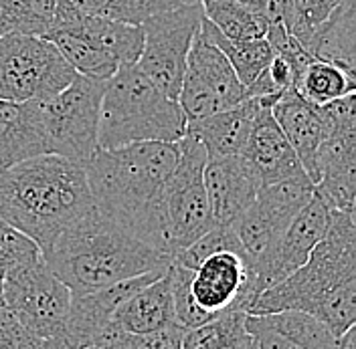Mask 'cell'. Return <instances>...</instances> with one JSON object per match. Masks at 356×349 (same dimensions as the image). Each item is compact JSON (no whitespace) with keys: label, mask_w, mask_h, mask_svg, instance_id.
<instances>
[{"label":"cell","mask_w":356,"mask_h":349,"mask_svg":"<svg viewBox=\"0 0 356 349\" xmlns=\"http://www.w3.org/2000/svg\"><path fill=\"white\" fill-rule=\"evenodd\" d=\"M178 150L172 174L150 202L136 232L138 239L170 259L215 226L202 180L207 152L191 135L178 142Z\"/></svg>","instance_id":"obj_6"},{"label":"cell","mask_w":356,"mask_h":349,"mask_svg":"<svg viewBox=\"0 0 356 349\" xmlns=\"http://www.w3.org/2000/svg\"><path fill=\"white\" fill-rule=\"evenodd\" d=\"M77 26L118 61V65H136L142 53L144 33L142 26L111 21L106 17L86 15L79 10Z\"/></svg>","instance_id":"obj_25"},{"label":"cell","mask_w":356,"mask_h":349,"mask_svg":"<svg viewBox=\"0 0 356 349\" xmlns=\"http://www.w3.org/2000/svg\"><path fill=\"white\" fill-rule=\"evenodd\" d=\"M168 275H170V291H172V307H175V319L180 329H193L199 327L202 323L211 321L213 315H209L207 311H202L193 293H191V277H193V269H186L182 264L172 261L168 266Z\"/></svg>","instance_id":"obj_33"},{"label":"cell","mask_w":356,"mask_h":349,"mask_svg":"<svg viewBox=\"0 0 356 349\" xmlns=\"http://www.w3.org/2000/svg\"><path fill=\"white\" fill-rule=\"evenodd\" d=\"M186 135V117L136 65H122L106 81L99 110L97 148H120L138 142L177 144Z\"/></svg>","instance_id":"obj_5"},{"label":"cell","mask_w":356,"mask_h":349,"mask_svg":"<svg viewBox=\"0 0 356 349\" xmlns=\"http://www.w3.org/2000/svg\"><path fill=\"white\" fill-rule=\"evenodd\" d=\"M202 180L215 226H231L261 190L259 176L243 155L207 158Z\"/></svg>","instance_id":"obj_17"},{"label":"cell","mask_w":356,"mask_h":349,"mask_svg":"<svg viewBox=\"0 0 356 349\" xmlns=\"http://www.w3.org/2000/svg\"><path fill=\"white\" fill-rule=\"evenodd\" d=\"M340 349H355V329L346 333V337H344V343H342V348Z\"/></svg>","instance_id":"obj_39"},{"label":"cell","mask_w":356,"mask_h":349,"mask_svg":"<svg viewBox=\"0 0 356 349\" xmlns=\"http://www.w3.org/2000/svg\"><path fill=\"white\" fill-rule=\"evenodd\" d=\"M191 293L197 305L217 317L227 311H245L255 299V275L251 261L233 250H222L193 269Z\"/></svg>","instance_id":"obj_15"},{"label":"cell","mask_w":356,"mask_h":349,"mask_svg":"<svg viewBox=\"0 0 356 349\" xmlns=\"http://www.w3.org/2000/svg\"><path fill=\"white\" fill-rule=\"evenodd\" d=\"M222 250H233V253L245 255L243 244L239 242L235 230L231 226H213L199 240H195L191 246H186L184 250H180L172 261L182 264V266H186V269H197L204 259H209L211 255L222 253Z\"/></svg>","instance_id":"obj_34"},{"label":"cell","mask_w":356,"mask_h":349,"mask_svg":"<svg viewBox=\"0 0 356 349\" xmlns=\"http://www.w3.org/2000/svg\"><path fill=\"white\" fill-rule=\"evenodd\" d=\"M257 110H259V99L249 97L229 110L188 121L186 135L199 142L207 152V158L241 155Z\"/></svg>","instance_id":"obj_21"},{"label":"cell","mask_w":356,"mask_h":349,"mask_svg":"<svg viewBox=\"0 0 356 349\" xmlns=\"http://www.w3.org/2000/svg\"><path fill=\"white\" fill-rule=\"evenodd\" d=\"M15 33L44 37L47 26L26 0H0V37Z\"/></svg>","instance_id":"obj_36"},{"label":"cell","mask_w":356,"mask_h":349,"mask_svg":"<svg viewBox=\"0 0 356 349\" xmlns=\"http://www.w3.org/2000/svg\"><path fill=\"white\" fill-rule=\"evenodd\" d=\"M4 309H8L26 331L41 339L65 343L71 291L59 281L43 259L4 271Z\"/></svg>","instance_id":"obj_9"},{"label":"cell","mask_w":356,"mask_h":349,"mask_svg":"<svg viewBox=\"0 0 356 349\" xmlns=\"http://www.w3.org/2000/svg\"><path fill=\"white\" fill-rule=\"evenodd\" d=\"M178 155V142L97 148L83 164L95 210L136 237L150 202L172 174Z\"/></svg>","instance_id":"obj_4"},{"label":"cell","mask_w":356,"mask_h":349,"mask_svg":"<svg viewBox=\"0 0 356 349\" xmlns=\"http://www.w3.org/2000/svg\"><path fill=\"white\" fill-rule=\"evenodd\" d=\"M304 311L340 339L356 323L355 212L330 210L326 235L308 261L289 277L259 293L247 313Z\"/></svg>","instance_id":"obj_1"},{"label":"cell","mask_w":356,"mask_h":349,"mask_svg":"<svg viewBox=\"0 0 356 349\" xmlns=\"http://www.w3.org/2000/svg\"><path fill=\"white\" fill-rule=\"evenodd\" d=\"M26 2H29L31 8L35 10V15L44 22L47 33L55 26L57 17H59L61 8H63V4H65V0H26ZM47 33H44V35H47Z\"/></svg>","instance_id":"obj_38"},{"label":"cell","mask_w":356,"mask_h":349,"mask_svg":"<svg viewBox=\"0 0 356 349\" xmlns=\"http://www.w3.org/2000/svg\"><path fill=\"white\" fill-rule=\"evenodd\" d=\"M69 2L86 15L106 17L111 21L140 26L154 15L172 10L184 4H193L199 0H69Z\"/></svg>","instance_id":"obj_30"},{"label":"cell","mask_w":356,"mask_h":349,"mask_svg":"<svg viewBox=\"0 0 356 349\" xmlns=\"http://www.w3.org/2000/svg\"><path fill=\"white\" fill-rule=\"evenodd\" d=\"M271 113L288 137L291 150L298 155V162L304 174L316 186L318 182V152L324 142V119L320 105H314L298 89H288L277 95L271 103Z\"/></svg>","instance_id":"obj_20"},{"label":"cell","mask_w":356,"mask_h":349,"mask_svg":"<svg viewBox=\"0 0 356 349\" xmlns=\"http://www.w3.org/2000/svg\"><path fill=\"white\" fill-rule=\"evenodd\" d=\"M306 51L356 75V0H342L332 17L314 35Z\"/></svg>","instance_id":"obj_24"},{"label":"cell","mask_w":356,"mask_h":349,"mask_svg":"<svg viewBox=\"0 0 356 349\" xmlns=\"http://www.w3.org/2000/svg\"><path fill=\"white\" fill-rule=\"evenodd\" d=\"M113 323L128 333H156L175 327V307L168 271L140 289L113 315Z\"/></svg>","instance_id":"obj_23"},{"label":"cell","mask_w":356,"mask_h":349,"mask_svg":"<svg viewBox=\"0 0 356 349\" xmlns=\"http://www.w3.org/2000/svg\"><path fill=\"white\" fill-rule=\"evenodd\" d=\"M328 224L330 208L314 192L310 202L289 222V226L271 246V250L257 264H253L255 297L269 287L284 281L308 261L314 246L326 235Z\"/></svg>","instance_id":"obj_14"},{"label":"cell","mask_w":356,"mask_h":349,"mask_svg":"<svg viewBox=\"0 0 356 349\" xmlns=\"http://www.w3.org/2000/svg\"><path fill=\"white\" fill-rule=\"evenodd\" d=\"M51 273L83 295L144 273L166 271L172 259L93 210L53 242L43 255Z\"/></svg>","instance_id":"obj_3"},{"label":"cell","mask_w":356,"mask_h":349,"mask_svg":"<svg viewBox=\"0 0 356 349\" xmlns=\"http://www.w3.org/2000/svg\"><path fill=\"white\" fill-rule=\"evenodd\" d=\"M243 99H247L245 87L237 73L221 49L211 43L199 28L186 59L177 97L186 124L229 110Z\"/></svg>","instance_id":"obj_13"},{"label":"cell","mask_w":356,"mask_h":349,"mask_svg":"<svg viewBox=\"0 0 356 349\" xmlns=\"http://www.w3.org/2000/svg\"><path fill=\"white\" fill-rule=\"evenodd\" d=\"M93 210L86 170L73 160L43 153L0 170V219L37 242L43 255Z\"/></svg>","instance_id":"obj_2"},{"label":"cell","mask_w":356,"mask_h":349,"mask_svg":"<svg viewBox=\"0 0 356 349\" xmlns=\"http://www.w3.org/2000/svg\"><path fill=\"white\" fill-rule=\"evenodd\" d=\"M73 67L59 49L37 35L0 37V99L43 101L75 79Z\"/></svg>","instance_id":"obj_7"},{"label":"cell","mask_w":356,"mask_h":349,"mask_svg":"<svg viewBox=\"0 0 356 349\" xmlns=\"http://www.w3.org/2000/svg\"><path fill=\"white\" fill-rule=\"evenodd\" d=\"M200 33L211 43L221 49V53L231 63L233 71L237 73L243 87H249L266 71L271 63V59H273V51H271L266 37L264 39H249V41H231L207 21L204 15L200 21Z\"/></svg>","instance_id":"obj_26"},{"label":"cell","mask_w":356,"mask_h":349,"mask_svg":"<svg viewBox=\"0 0 356 349\" xmlns=\"http://www.w3.org/2000/svg\"><path fill=\"white\" fill-rule=\"evenodd\" d=\"M182 331L175 325L156 333H128L111 323L88 349H180Z\"/></svg>","instance_id":"obj_31"},{"label":"cell","mask_w":356,"mask_h":349,"mask_svg":"<svg viewBox=\"0 0 356 349\" xmlns=\"http://www.w3.org/2000/svg\"><path fill=\"white\" fill-rule=\"evenodd\" d=\"M324 142L318 152L316 194L330 210L355 212L356 198V97L320 105Z\"/></svg>","instance_id":"obj_10"},{"label":"cell","mask_w":356,"mask_h":349,"mask_svg":"<svg viewBox=\"0 0 356 349\" xmlns=\"http://www.w3.org/2000/svg\"><path fill=\"white\" fill-rule=\"evenodd\" d=\"M204 19L231 41L266 37V22L251 0H199Z\"/></svg>","instance_id":"obj_27"},{"label":"cell","mask_w":356,"mask_h":349,"mask_svg":"<svg viewBox=\"0 0 356 349\" xmlns=\"http://www.w3.org/2000/svg\"><path fill=\"white\" fill-rule=\"evenodd\" d=\"M43 259L37 242L22 235L21 230L13 228L6 220L0 219V269L8 271L13 266L35 262Z\"/></svg>","instance_id":"obj_35"},{"label":"cell","mask_w":356,"mask_h":349,"mask_svg":"<svg viewBox=\"0 0 356 349\" xmlns=\"http://www.w3.org/2000/svg\"><path fill=\"white\" fill-rule=\"evenodd\" d=\"M275 99L277 95L259 99V110L255 113L249 139L241 152V155L259 176L261 186H269L280 180H286L289 176L304 172L298 162V155L289 146L288 137L284 135L271 113V103Z\"/></svg>","instance_id":"obj_19"},{"label":"cell","mask_w":356,"mask_h":349,"mask_svg":"<svg viewBox=\"0 0 356 349\" xmlns=\"http://www.w3.org/2000/svg\"><path fill=\"white\" fill-rule=\"evenodd\" d=\"M245 311H227L199 327L184 329L180 349H245L251 335L245 329Z\"/></svg>","instance_id":"obj_28"},{"label":"cell","mask_w":356,"mask_h":349,"mask_svg":"<svg viewBox=\"0 0 356 349\" xmlns=\"http://www.w3.org/2000/svg\"><path fill=\"white\" fill-rule=\"evenodd\" d=\"M296 89L314 105H326L355 93L356 75L328 61L312 59L310 65L304 69L302 77L298 79Z\"/></svg>","instance_id":"obj_29"},{"label":"cell","mask_w":356,"mask_h":349,"mask_svg":"<svg viewBox=\"0 0 356 349\" xmlns=\"http://www.w3.org/2000/svg\"><path fill=\"white\" fill-rule=\"evenodd\" d=\"M202 21L199 2L184 4L144 21V44L136 67L168 97L177 99L186 59Z\"/></svg>","instance_id":"obj_11"},{"label":"cell","mask_w":356,"mask_h":349,"mask_svg":"<svg viewBox=\"0 0 356 349\" xmlns=\"http://www.w3.org/2000/svg\"><path fill=\"white\" fill-rule=\"evenodd\" d=\"M245 349H257V348H255V343H253V339L249 341V346H247V348H245Z\"/></svg>","instance_id":"obj_40"},{"label":"cell","mask_w":356,"mask_h":349,"mask_svg":"<svg viewBox=\"0 0 356 349\" xmlns=\"http://www.w3.org/2000/svg\"><path fill=\"white\" fill-rule=\"evenodd\" d=\"M0 349H71L59 339H41L22 327L17 317L0 307Z\"/></svg>","instance_id":"obj_37"},{"label":"cell","mask_w":356,"mask_h":349,"mask_svg":"<svg viewBox=\"0 0 356 349\" xmlns=\"http://www.w3.org/2000/svg\"><path fill=\"white\" fill-rule=\"evenodd\" d=\"M245 329L257 349H340L344 337H336L324 323L304 311L247 313Z\"/></svg>","instance_id":"obj_18"},{"label":"cell","mask_w":356,"mask_h":349,"mask_svg":"<svg viewBox=\"0 0 356 349\" xmlns=\"http://www.w3.org/2000/svg\"><path fill=\"white\" fill-rule=\"evenodd\" d=\"M342 0H289L288 33L306 49L312 35L332 17Z\"/></svg>","instance_id":"obj_32"},{"label":"cell","mask_w":356,"mask_h":349,"mask_svg":"<svg viewBox=\"0 0 356 349\" xmlns=\"http://www.w3.org/2000/svg\"><path fill=\"white\" fill-rule=\"evenodd\" d=\"M49 152L39 101L0 99V170Z\"/></svg>","instance_id":"obj_22"},{"label":"cell","mask_w":356,"mask_h":349,"mask_svg":"<svg viewBox=\"0 0 356 349\" xmlns=\"http://www.w3.org/2000/svg\"><path fill=\"white\" fill-rule=\"evenodd\" d=\"M104 87L106 81L75 75L63 91L39 101L49 152L81 166L97 152Z\"/></svg>","instance_id":"obj_8"},{"label":"cell","mask_w":356,"mask_h":349,"mask_svg":"<svg viewBox=\"0 0 356 349\" xmlns=\"http://www.w3.org/2000/svg\"><path fill=\"white\" fill-rule=\"evenodd\" d=\"M168 271V269H166ZM166 271L144 273L122 283L110 284L91 293L73 295L67 319L65 343L71 349H88L113 323V315L132 295L152 283Z\"/></svg>","instance_id":"obj_16"},{"label":"cell","mask_w":356,"mask_h":349,"mask_svg":"<svg viewBox=\"0 0 356 349\" xmlns=\"http://www.w3.org/2000/svg\"><path fill=\"white\" fill-rule=\"evenodd\" d=\"M314 192V184L304 172L261 186L253 204L231 224L251 264L261 261L271 250Z\"/></svg>","instance_id":"obj_12"}]
</instances>
